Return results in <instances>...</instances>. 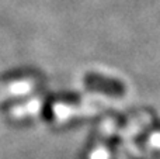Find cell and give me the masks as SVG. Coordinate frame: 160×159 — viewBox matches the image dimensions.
<instances>
[{"mask_svg":"<svg viewBox=\"0 0 160 159\" xmlns=\"http://www.w3.org/2000/svg\"><path fill=\"white\" fill-rule=\"evenodd\" d=\"M34 78V72L28 69H14V70H8V72L0 75V92L6 87H8L10 85L16 83V82H21L25 79H31Z\"/></svg>","mask_w":160,"mask_h":159,"instance_id":"cell-1","label":"cell"},{"mask_svg":"<svg viewBox=\"0 0 160 159\" xmlns=\"http://www.w3.org/2000/svg\"><path fill=\"white\" fill-rule=\"evenodd\" d=\"M86 83L90 87H94V89H101L105 90V92H111V93H121L122 89L118 83H114V82L110 80H102V79L97 78V76H87L86 78Z\"/></svg>","mask_w":160,"mask_h":159,"instance_id":"cell-2","label":"cell"}]
</instances>
